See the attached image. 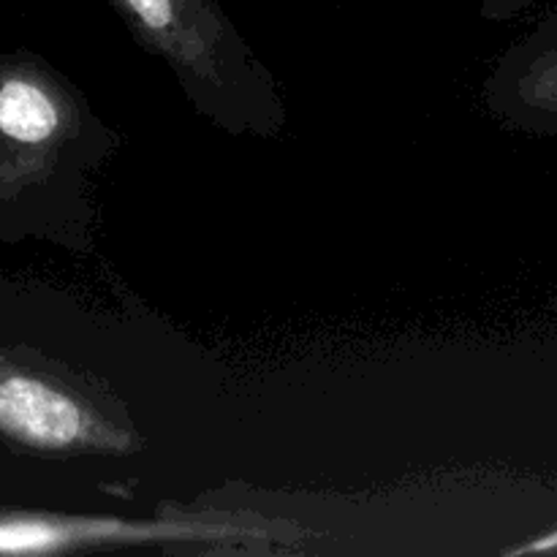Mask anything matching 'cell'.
I'll return each mask as SVG.
<instances>
[{
    "label": "cell",
    "mask_w": 557,
    "mask_h": 557,
    "mask_svg": "<svg viewBox=\"0 0 557 557\" xmlns=\"http://www.w3.org/2000/svg\"><path fill=\"white\" fill-rule=\"evenodd\" d=\"M506 555L511 557H528V555H557V525L549 528V531L539 533L531 542L517 544V547L506 549Z\"/></svg>",
    "instance_id": "8992f818"
},
{
    "label": "cell",
    "mask_w": 557,
    "mask_h": 557,
    "mask_svg": "<svg viewBox=\"0 0 557 557\" xmlns=\"http://www.w3.org/2000/svg\"><path fill=\"white\" fill-rule=\"evenodd\" d=\"M281 539L277 525L226 515H172L161 520L76 517L0 509V555H63L114 547H245Z\"/></svg>",
    "instance_id": "277c9868"
},
{
    "label": "cell",
    "mask_w": 557,
    "mask_h": 557,
    "mask_svg": "<svg viewBox=\"0 0 557 557\" xmlns=\"http://www.w3.org/2000/svg\"><path fill=\"white\" fill-rule=\"evenodd\" d=\"M82 107L36 60H0V232L79 150Z\"/></svg>",
    "instance_id": "7a4b0ae2"
},
{
    "label": "cell",
    "mask_w": 557,
    "mask_h": 557,
    "mask_svg": "<svg viewBox=\"0 0 557 557\" xmlns=\"http://www.w3.org/2000/svg\"><path fill=\"white\" fill-rule=\"evenodd\" d=\"M136 38L166 60L196 107L228 131L275 134L281 96L215 0H109Z\"/></svg>",
    "instance_id": "6da1fadb"
},
{
    "label": "cell",
    "mask_w": 557,
    "mask_h": 557,
    "mask_svg": "<svg viewBox=\"0 0 557 557\" xmlns=\"http://www.w3.org/2000/svg\"><path fill=\"white\" fill-rule=\"evenodd\" d=\"M498 85L500 107L515 123L557 136V14L509 54Z\"/></svg>",
    "instance_id": "5b68a950"
},
{
    "label": "cell",
    "mask_w": 557,
    "mask_h": 557,
    "mask_svg": "<svg viewBox=\"0 0 557 557\" xmlns=\"http://www.w3.org/2000/svg\"><path fill=\"white\" fill-rule=\"evenodd\" d=\"M0 441L33 455H128V422L103 413L98 400L49 364L0 348Z\"/></svg>",
    "instance_id": "3957f363"
}]
</instances>
